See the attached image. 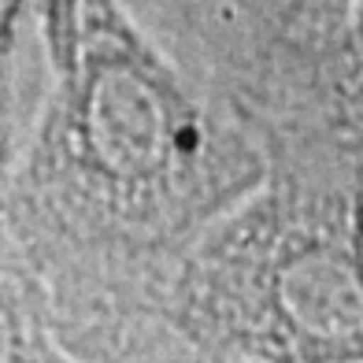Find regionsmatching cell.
Returning <instances> with one entry per match:
<instances>
[{"instance_id":"obj_7","label":"cell","mask_w":363,"mask_h":363,"mask_svg":"<svg viewBox=\"0 0 363 363\" xmlns=\"http://www.w3.org/2000/svg\"><path fill=\"white\" fill-rule=\"evenodd\" d=\"M349 23H352V45L363 60V0H349Z\"/></svg>"},{"instance_id":"obj_3","label":"cell","mask_w":363,"mask_h":363,"mask_svg":"<svg viewBox=\"0 0 363 363\" xmlns=\"http://www.w3.org/2000/svg\"><path fill=\"white\" fill-rule=\"evenodd\" d=\"M45 96V0H0V204Z\"/></svg>"},{"instance_id":"obj_1","label":"cell","mask_w":363,"mask_h":363,"mask_svg":"<svg viewBox=\"0 0 363 363\" xmlns=\"http://www.w3.org/2000/svg\"><path fill=\"white\" fill-rule=\"evenodd\" d=\"M267 152L126 0H45V96L0 211L56 296L63 349L163 315Z\"/></svg>"},{"instance_id":"obj_2","label":"cell","mask_w":363,"mask_h":363,"mask_svg":"<svg viewBox=\"0 0 363 363\" xmlns=\"http://www.w3.org/2000/svg\"><path fill=\"white\" fill-rule=\"evenodd\" d=\"M267 167L182 263L163 319L223 363H363V141L286 145Z\"/></svg>"},{"instance_id":"obj_6","label":"cell","mask_w":363,"mask_h":363,"mask_svg":"<svg viewBox=\"0 0 363 363\" xmlns=\"http://www.w3.org/2000/svg\"><path fill=\"white\" fill-rule=\"evenodd\" d=\"M349 119H352V126H356V134H359V141H363V60H359V67H356V74H352V82H349Z\"/></svg>"},{"instance_id":"obj_4","label":"cell","mask_w":363,"mask_h":363,"mask_svg":"<svg viewBox=\"0 0 363 363\" xmlns=\"http://www.w3.org/2000/svg\"><path fill=\"white\" fill-rule=\"evenodd\" d=\"M0 363H74L63 349L56 296L0 211Z\"/></svg>"},{"instance_id":"obj_5","label":"cell","mask_w":363,"mask_h":363,"mask_svg":"<svg viewBox=\"0 0 363 363\" xmlns=\"http://www.w3.org/2000/svg\"><path fill=\"white\" fill-rule=\"evenodd\" d=\"M74 363H223L163 315H141L71 345Z\"/></svg>"}]
</instances>
